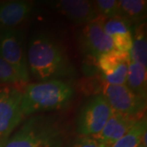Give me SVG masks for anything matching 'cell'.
Segmentation results:
<instances>
[{
    "label": "cell",
    "mask_w": 147,
    "mask_h": 147,
    "mask_svg": "<svg viewBox=\"0 0 147 147\" xmlns=\"http://www.w3.org/2000/svg\"><path fill=\"white\" fill-rule=\"evenodd\" d=\"M93 3L100 16L105 19L119 17V0H96Z\"/></svg>",
    "instance_id": "cell-19"
},
{
    "label": "cell",
    "mask_w": 147,
    "mask_h": 147,
    "mask_svg": "<svg viewBox=\"0 0 147 147\" xmlns=\"http://www.w3.org/2000/svg\"><path fill=\"white\" fill-rule=\"evenodd\" d=\"M29 71L41 81L76 76V69L64 47L46 34L32 36L26 53Z\"/></svg>",
    "instance_id": "cell-1"
},
{
    "label": "cell",
    "mask_w": 147,
    "mask_h": 147,
    "mask_svg": "<svg viewBox=\"0 0 147 147\" xmlns=\"http://www.w3.org/2000/svg\"><path fill=\"white\" fill-rule=\"evenodd\" d=\"M34 11V3L26 0L0 2V29H14L30 18Z\"/></svg>",
    "instance_id": "cell-12"
},
{
    "label": "cell",
    "mask_w": 147,
    "mask_h": 147,
    "mask_svg": "<svg viewBox=\"0 0 147 147\" xmlns=\"http://www.w3.org/2000/svg\"><path fill=\"white\" fill-rule=\"evenodd\" d=\"M74 89L61 79H51L26 85L22 91L21 110L24 118L38 112L59 110L68 106Z\"/></svg>",
    "instance_id": "cell-2"
},
{
    "label": "cell",
    "mask_w": 147,
    "mask_h": 147,
    "mask_svg": "<svg viewBox=\"0 0 147 147\" xmlns=\"http://www.w3.org/2000/svg\"><path fill=\"white\" fill-rule=\"evenodd\" d=\"M65 147H106L94 137L79 136L69 142Z\"/></svg>",
    "instance_id": "cell-20"
},
{
    "label": "cell",
    "mask_w": 147,
    "mask_h": 147,
    "mask_svg": "<svg viewBox=\"0 0 147 147\" xmlns=\"http://www.w3.org/2000/svg\"><path fill=\"white\" fill-rule=\"evenodd\" d=\"M129 61V53H121L115 49L99 57L96 63L104 83L112 85L126 84Z\"/></svg>",
    "instance_id": "cell-9"
},
{
    "label": "cell",
    "mask_w": 147,
    "mask_h": 147,
    "mask_svg": "<svg viewBox=\"0 0 147 147\" xmlns=\"http://www.w3.org/2000/svg\"><path fill=\"white\" fill-rule=\"evenodd\" d=\"M105 17L99 16L84 25L77 34L79 49L85 57L96 61L102 54L115 49L110 38L105 32Z\"/></svg>",
    "instance_id": "cell-6"
},
{
    "label": "cell",
    "mask_w": 147,
    "mask_h": 147,
    "mask_svg": "<svg viewBox=\"0 0 147 147\" xmlns=\"http://www.w3.org/2000/svg\"><path fill=\"white\" fill-rule=\"evenodd\" d=\"M137 147H144V146H142V144H140V145H139V146H137Z\"/></svg>",
    "instance_id": "cell-21"
},
{
    "label": "cell",
    "mask_w": 147,
    "mask_h": 147,
    "mask_svg": "<svg viewBox=\"0 0 147 147\" xmlns=\"http://www.w3.org/2000/svg\"><path fill=\"white\" fill-rule=\"evenodd\" d=\"M146 13V0H119V17L131 26L144 22Z\"/></svg>",
    "instance_id": "cell-14"
},
{
    "label": "cell",
    "mask_w": 147,
    "mask_h": 147,
    "mask_svg": "<svg viewBox=\"0 0 147 147\" xmlns=\"http://www.w3.org/2000/svg\"><path fill=\"white\" fill-rule=\"evenodd\" d=\"M139 118L141 117L125 115L113 111L102 130L92 137L105 146L111 147L131 128Z\"/></svg>",
    "instance_id": "cell-11"
},
{
    "label": "cell",
    "mask_w": 147,
    "mask_h": 147,
    "mask_svg": "<svg viewBox=\"0 0 147 147\" xmlns=\"http://www.w3.org/2000/svg\"><path fill=\"white\" fill-rule=\"evenodd\" d=\"M63 133L53 119L32 115L11 136L0 142V147H62Z\"/></svg>",
    "instance_id": "cell-3"
},
{
    "label": "cell",
    "mask_w": 147,
    "mask_h": 147,
    "mask_svg": "<svg viewBox=\"0 0 147 147\" xmlns=\"http://www.w3.org/2000/svg\"><path fill=\"white\" fill-rule=\"evenodd\" d=\"M101 95L115 112L134 117L144 115L146 99L134 93L126 84L112 85L104 83Z\"/></svg>",
    "instance_id": "cell-8"
},
{
    "label": "cell",
    "mask_w": 147,
    "mask_h": 147,
    "mask_svg": "<svg viewBox=\"0 0 147 147\" xmlns=\"http://www.w3.org/2000/svg\"><path fill=\"white\" fill-rule=\"evenodd\" d=\"M146 131L147 120L145 115L139 118L131 128L111 147H137L141 144L142 137Z\"/></svg>",
    "instance_id": "cell-17"
},
{
    "label": "cell",
    "mask_w": 147,
    "mask_h": 147,
    "mask_svg": "<svg viewBox=\"0 0 147 147\" xmlns=\"http://www.w3.org/2000/svg\"><path fill=\"white\" fill-rule=\"evenodd\" d=\"M0 56L15 69L21 83L30 82L23 34L15 29H0Z\"/></svg>",
    "instance_id": "cell-5"
},
{
    "label": "cell",
    "mask_w": 147,
    "mask_h": 147,
    "mask_svg": "<svg viewBox=\"0 0 147 147\" xmlns=\"http://www.w3.org/2000/svg\"><path fill=\"white\" fill-rule=\"evenodd\" d=\"M132 45L129 52L131 61L147 68V40L146 22L131 26Z\"/></svg>",
    "instance_id": "cell-15"
},
{
    "label": "cell",
    "mask_w": 147,
    "mask_h": 147,
    "mask_svg": "<svg viewBox=\"0 0 147 147\" xmlns=\"http://www.w3.org/2000/svg\"><path fill=\"white\" fill-rule=\"evenodd\" d=\"M0 85H10L14 87H21L24 84L21 83L15 69L0 56Z\"/></svg>",
    "instance_id": "cell-18"
},
{
    "label": "cell",
    "mask_w": 147,
    "mask_h": 147,
    "mask_svg": "<svg viewBox=\"0 0 147 147\" xmlns=\"http://www.w3.org/2000/svg\"><path fill=\"white\" fill-rule=\"evenodd\" d=\"M113 110L101 94L88 100L81 108L76 119V131L80 136L94 137L100 132Z\"/></svg>",
    "instance_id": "cell-4"
},
{
    "label": "cell",
    "mask_w": 147,
    "mask_h": 147,
    "mask_svg": "<svg viewBox=\"0 0 147 147\" xmlns=\"http://www.w3.org/2000/svg\"><path fill=\"white\" fill-rule=\"evenodd\" d=\"M22 91L14 86L0 85V142L11 136L24 120Z\"/></svg>",
    "instance_id": "cell-7"
},
{
    "label": "cell",
    "mask_w": 147,
    "mask_h": 147,
    "mask_svg": "<svg viewBox=\"0 0 147 147\" xmlns=\"http://www.w3.org/2000/svg\"><path fill=\"white\" fill-rule=\"evenodd\" d=\"M131 26L119 17L105 19L104 30L110 37L115 49L121 53H129L132 45Z\"/></svg>",
    "instance_id": "cell-13"
},
{
    "label": "cell",
    "mask_w": 147,
    "mask_h": 147,
    "mask_svg": "<svg viewBox=\"0 0 147 147\" xmlns=\"http://www.w3.org/2000/svg\"><path fill=\"white\" fill-rule=\"evenodd\" d=\"M54 6L60 13L78 26H84L100 16L93 1L60 0L54 2Z\"/></svg>",
    "instance_id": "cell-10"
},
{
    "label": "cell",
    "mask_w": 147,
    "mask_h": 147,
    "mask_svg": "<svg viewBox=\"0 0 147 147\" xmlns=\"http://www.w3.org/2000/svg\"><path fill=\"white\" fill-rule=\"evenodd\" d=\"M126 85L138 96L147 97V69L130 59Z\"/></svg>",
    "instance_id": "cell-16"
}]
</instances>
